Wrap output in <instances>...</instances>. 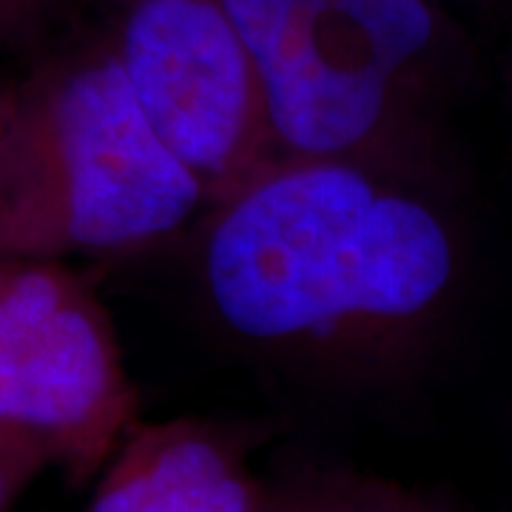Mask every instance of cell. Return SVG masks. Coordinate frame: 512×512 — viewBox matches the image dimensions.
I'll return each mask as SVG.
<instances>
[{"label": "cell", "instance_id": "9", "mask_svg": "<svg viewBox=\"0 0 512 512\" xmlns=\"http://www.w3.org/2000/svg\"><path fill=\"white\" fill-rule=\"evenodd\" d=\"M69 0H0V46L32 37Z\"/></svg>", "mask_w": 512, "mask_h": 512}, {"label": "cell", "instance_id": "2", "mask_svg": "<svg viewBox=\"0 0 512 512\" xmlns=\"http://www.w3.org/2000/svg\"><path fill=\"white\" fill-rule=\"evenodd\" d=\"M202 202L109 46L0 92V254L126 251L180 231Z\"/></svg>", "mask_w": 512, "mask_h": 512}, {"label": "cell", "instance_id": "7", "mask_svg": "<svg viewBox=\"0 0 512 512\" xmlns=\"http://www.w3.org/2000/svg\"><path fill=\"white\" fill-rule=\"evenodd\" d=\"M268 512H453L430 498L362 478H319L271 490Z\"/></svg>", "mask_w": 512, "mask_h": 512}, {"label": "cell", "instance_id": "3", "mask_svg": "<svg viewBox=\"0 0 512 512\" xmlns=\"http://www.w3.org/2000/svg\"><path fill=\"white\" fill-rule=\"evenodd\" d=\"M276 160H370L456 49L439 0H222Z\"/></svg>", "mask_w": 512, "mask_h": 512}, {"label": "cell", "instance_id": "4", "mask_svg": "<svg viewBox=\"0 0 512 512\" xmlns=\"http://www.w3.org/2000/svg\"><path fill=\"white\" fill-rule=\"evenodd\" d=\"M100 299L57 259L0 254V430L86 484L137 421Z\"/></svg>", "mask_w": 512, "mask_h": 512}, {"label": "cell", "instance_id": "6", "mask_svg": "<svg viewBox=\"0 0 512 512\" xmlns=\"http://www.w3.org/2000/svg\"><path fill=\"white\" fill-rule=\"evenodd\" d=\"M268 504L245 441L211 421L174 419L128 427L86 512H268Z\"/></svg>", "mask_w": 512, "mask_h": 512}, {"label": "cell", "instance_id": "1", "mask_svg": "<svg viewBox=\"0 0 512 512\" xmlns=\"http://www.w3.org/2000/svg\"><path fill=\"white\" fill-rule=\"evenodd\" d=\"M214 205L205 291L251 345L373 356L439 313L456 282L444 217L370 160H276Z\"/></svg>", "mask_w": 512, "mask_h": 512}, {"label": "cell", "instance_id": "8", "mask_svg": "<svg viewBox=\"0 0 512 512\" xmlns=\"http://www.w3.org/2000/svg\"><path fill=\"white\" fill-rule=\"evenodd\" d=\"M43 467H49L43 456L0 430V512L12 510L18 495Z\"/></svg>", "mask_w": 512, "mask_h": 512}, {"label": "cell", "instance_id": "5", "mask_svg": "<svg viewBox=\"0 0 512 512\" xmlns=\"http://www.w3.org/2000/svg\"><path fill=\"white\" fill-rule=\"evenodd\" d=\"M109 49L148 126L208 202L274 163L256 72L222 0H123Z\"/></svg>", "mask_w": 512, "mask_h": 512}]
</instances>
